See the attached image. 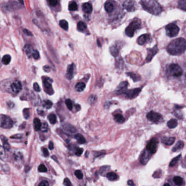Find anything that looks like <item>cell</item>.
<instances>
[{
  "label": "cell",
  "mask_w": 186,
  "mask_h": 186,
  "mask_svg": "<svg viewBox=\"0 0 186 186\" xmlns=\"http://www.w3.org/2000/svg\"><path fill=\"white\" fill-rule=\"evenodd\" d=\"M83 151H84V149H81V148H77V149H76L75 154H76L77 156H80L81 155L83 154Z\"/></svg>",
  "instance_id": "cell-51"
},
{
  "label": "cell",
  "mask_w": 186,
  "mask_h": 186,
  "mask_svg": "<svg viewBox=\"0 0 186 186\" xmlns=\"http://www.w3.org/2000/svg\"><path fill=\"white\" fill-rule=\"evenodd\" d=\"M175 184L177 186H181L184 182V180L180 176H175L173 179Z\"/></svg>",
  "instance_id": "cell-36"
},
{
  "label": "cell",
  "mask_w": 186,
  "mask_h": 186,
  "mask_svg": "<svg viewBox=\"0 0 186 186\" xmlns=\"http://www.w3.org/2000/svg\"><path fill=\"white\" fill-rule=\"evenodd\" d=\"M166 33L168 36L170 37H176L179 34L180 28L175 24L171 23L167 26L166 28Z\"/></svg>",
  "instance_id": "cell-6"
},
{
  "label": "cell",
  "mask_w": 186,
  "mask_h": 186,
  "mask_svg": "<svg viewBox=\"0 0 186 186\" xmlns=\"http://www.w3.org/2000/svg\"><path fill=\"white\" fill-rule=\"evenodd\" d=\"M0 159L3 161H7V156L6 149L2 146H0Z\"/></svg>",
  "instance_id": "cell-26"
},
{
  "label": "cell",
  "mask_w": 186,
  "mask_h": 186,
  "mask_svg": "<svg viewBox=\"0 0 186 186\" xmlns=\"http://www.w3.org/2000/svg\"><path fill=\"white\" fill-rule=\"evenodd\" d=\"M152 154H153L151 152L146 149L144 151L143 154H141V156L140 157V163L143 165H146L151 158Z\"/></svg>",
  "instance_id": "cell-11"
},
{
  "label": "cell",
  "mask_w": 186,
  "mask_h": 186,
  "mask_svg": "<svg viewBox=\"0 0 186 186\" xmlns=\"http://www.w3.org/2000/svg\"><path fill=\"white\" fill-rule=\"evenodd\" d=\"M19 2H20L21 3H23V0H19Z\"/></svg>",
  "instance_id": "cell-62"
},
{
  "label": "cell",
  "mask_w": 186,
  "mask_h": 186,
  "mask_svg": "<svg viewBox=\"0 0 186 186\" xmlns=\"http://www.w3.org/2000/svg\"><path fill=\"white\" fill-rule=\"evenodd\" d=\"M11 61V57L9 55H6L4 56L2 59V62L3 64H5V65H8L9 64Z\"/></svg>",
  "instance_id": "cell-38"
},
{
  "label": "cell",
  "mask_w": 186,
  "mask_h": 186,
  "mask_svg": "<svg viewBox=\"0 0 186 186\" xmlns=\"http://www.w3.org/2000/svg\"><path fill=\"white\" fill-rule=\"evenodd\" d=\"M62 128L64 131L68 133L74 134L76 132V129L75 128V127L67 123L62 125Z\"/></svg>",
  "instance_id": "cell-16"
},
{
  "label": "cell",
  "mask_w": 186,
  "mask_h": 186,
  "mask_svg": "<svg viewBox=\"0 0 186 186\" xmlns=\"http://www.w3.org/2000/svg\"><path fill=\"white\" fill-rule=\"evenodd\" d=\"M22 136H23L20 134H16L15 136H12L11 138V139H20V138H22Z\"/></svg>",
  "instance_id": "cell-56"
},
{
  "label": "cell",
  "mask_w": 186,
  "mask_h": 186,
  "mask_svg": "<svg viewBox=\"0 0 186 186\" xmlns=\"http://www.w3.org/2000/svg\"><path fill=\"white\" fill-rule=\"evenodd\" d=\"M48 3L49 6L51 7H55L58 4V0H48Z\"/></svg>",
  "instance_id": "cell-48"
},
{
  "label": "cell",
  "mask_w": 186,
  "mask_h": 186,
  "mask_svg": "<svg viewBox=\"0 0 186 186\" xmlns=\"http://www.w3.org/2000/svg\"><path fill=\"white\" fill-rule=\"evenodd\" d=\"M184 147V143L181 140H179L177 141L176 144L175 145L174 147L172 148V152L179 151L181 150Z\"/></svg>",
  "instance_id": "cell-23"
},
{
  "label": "cell",
  "mask_w": 186,
  "mask_h": 186,
  "mask_svg": "<svg viewBox=\"0 0 186 186\" xmlns=\"http://www.w3.org/2000/svg\"><path fill=\"white\" fill-rule=\"evenodd\" d=\"M60 26L63 30L67 31L68 29V23L65 20H61L60 21Z\"/></svg>",
  "instance_id": "cell-39"
},
{
  "label": "cell",
  "mask_w": 186,
  "mask_h": 186,
  "mask_svg": "<svg viewBox=\"0 0 186 186\" xmlns=\"http://www.w3.org/2000/svg\"><path fill=\"white\" fill-rule=\"evenodd\" d=\"M179 7L184 11H186V0H180L179 2Z\"/></svg>",
  "instance_id": "cell-42"
},
{
  "label": "cell",
  "mask_w": 186,
  "mask_h": 186,
  "mask_svg": "<svg viewBox=\"0 0 186 186\" xmlns=\"http://www.w3.org/2000/svg\"><path fill=\"white\" fill-rule=\"evenodd\" d=\"M147 56L146 58V62L149 63V62H151V61L152 60L153 58L157 54L158 51V46L155 45L152 48L147 49Z\"/></svg>",
  "instance_id": "cell-12"
},
{
  "label": "cell",
  "mask_w": 186,
  "mask_h": 186,
  "mask_svg": "<svg viewBox=\"0 0 186 186\" xmlns=\"http://www.w3.org/2000/svg\"><path fill=\"white\" fill-rule=\"evenodd\" d=\"M140 28L141 23L140 20L138 19H136L128 26L125 30V33L128 37H133L136 31L139 30Z\"/></svg>",
  "instance_id": "cell-4"
},
{
  "label": "cell",
  "mask_w": 186,
  "mask_h": 186,
  "mask_svg": "<svg viewBox=\"0 0 186 186\" xmlns=\"http://www.w3.org/2000/svg\"><path fill=\"white\" fill-rule=\"evenodd\" d=\"M42 152L45 157H48L49 155L48 150L46 148H42Z\"/></svg>",
  "instance_id": "cell-54"
},
{
  "label": "cell",
  "mask_w": 186,
  "mask_h": 186,
  "mask_svg": "<svg viewBox=\"0 0 186 186\" xmlns=\"http://www.w3.org/2000/svg\"><path fill=\"white\" fill-rule=\"evenodd\" d=\"M41 131L42 132H48L49 129L48 124L46 122H44L41 123Z\"/></svg>",
  "instance_id": "cell-43"
},
{
  "label": "cell",
  "mask_w": 186,
  "mask_h": 186,
  "mask_svg": "<svg viewBox=\"0 0 186 186\" xmlns=\"http://www.w3.org/2000/svg\"><path fill=\"white\" fill-rule=\"evenodd\" d=\"M106 178L110 181H114L118 179V175L114 172H110L106 174Z\"/></svg>",
  "instance_id": "cell-27"
},
{
  "label": "cell",
  "mask_w": 186,
  "mask_h": 186,
  "mask_svg": "<svg viewBox=\"0 0 186 186\" xmlns=\"http://www.w3.org/2000/svg\"><path fill=\"white\" fill-rule=\"evenodd\" d=\"M43 106L44 108H46V109H50L52 107L53 103L50 101H44V102Z\"/></svg>",
  "instance_id": "cell-46"
},
{
  "label": "cell",
  "mask_w": 186,
  "mask_h": 186,
  "mask_svg": "<svg viewBox=\"0 0 186 186\" xmlns=\"http://www.w3.org/2000/svg\"><path fill=\"white\" fill-rule=\"evenodd\" d=\"M74 174L76 175V177H77L78 179H83V174L81 170H77L75 171Z\"/></svg>",
  "instance_id": "cell-47"
},
{
  "label": "cell",
  "mask_w": 186,
  "mask_h": 186,
  "mask_svg": "<svg viewBox=\"0 0 186 186\" xmlns=\"http://www.w3.org/2000/svg\"><path fill=\"white\" fill-rule=\"evenodd\" d=\"M32 56H33V58H35V60H38L40 58L39 52L37 50H35L33 51V52L32 53Z\"/></svg>",
  "instance_id": "cell-49"
},
{
  "label": "cell",
  "mask_w": 186,
  "mask_h": 186,
  "mask_svg": "<svg viewBox=\"0 0 186 186\" xmlns=\"http://www.w3.org/2000/svg\"><path fill=\"white\" fill-rule=\"evenodd\" d=\"M181 158V155L179 154L178 156L175 157L174 159H172V161L170 162V165H169L170 167H172L175 166L177 164V162L180 161V159Z\"/></svg>",
  "instance_id": "cell-41"
},
{
  "label": "cell",
  "mask_w": 186,
  "mask_h": 186,
  "mask_svg": "<svg viewBox=\"0 0 186 186\" xmlns=\"http://www.w3.org/2000/svg\"><path fill=\"white\" fill-rule=\"evenodd\" d=\"M49 149H51V150L54 149V144H53L52 141H50V142L49 143Z\"/></svg>",
  "instance_id": "cell-59"
},
{
  "label": "cell",
  "mask_w": 186,
  "mask_h": 186,
  "mask_svg": "<svg viewBox=\"0 0 186 186\" xmlns=\"http://www.w3.org/2000/svg\"><path fill=\"white\" fill-rule=\"evenodd\" d=\"M33 89L36 92H39L41 91V88L39 87V85L37 83H35L33 84Z\"/></svg>",
  "instance_id": "cell-52"
},
{
  "label": "cell",
  "mask_w": 186,
  "mask_h": 186,
  "mask_svg": "<svg viewBox=\"0 0 186 186\" xmlns=\"http://www.w3.org/2000/svg\"><path fill=\"white\" fill-rule=\"evenodd\" d=\"M77 28L80 32H84L87 29V26L83 21H79L77 25Z\"/></svg>",
  "instance_id": "cell-32"
},
{
  "label": "cell",
  "mask_w": 186,
  "mask_h": 186,
  "mask_svg": "<svg viewBox=\"0 0 186 186\" xmlns=\"http://www.w3.org/2000/svg\"><path fill=\"white\" fill-rule=\"evenodd\" d=\"M40 186H48L49 185L48 182L45 180V181H43L41 182V183H40L39 184Z\"/></svg>",
  "instance_id": "cell-55"
},
{
  "label": "cell",
  "mask_w": 186,
  "mask_h": 186,
  "mask_svg": "<svg viewBox=\"0 0 186 186\" xmlns=\"http://www.w3.org/2000/svg\"><path fill=\"white\" fill-rule=\"evenodd\" d=\"M114 119L116 122H118L119 123H123L125 121V119L124 117L121 114H117L116 115H115Z\"/></svg>",
  "instance_id": "cell-34"
},
{
  "label": "cell",
  "mask_w": 186,
  "mask_h": 186,
  "mask_svg": "<svg viewBox=\"0 0 186 186\" xmlns=\"http://www.w3.org/2000/svg\"><path fill=\"white\" fill-rule=\"evenodd\" d=\"M43 69L44 71H45V72H47V73L50 72L51 71L50 67H49V66H44Z\"/></svg>",
  "instance_id": "cell-57"
},
{
  "label": "cell",
  "mask_w": 186,
  "mask_h": 186,
  "mask_svg": "<svg viewBox=\"0 0 186 186\" xmlns=\"http://www.w3.org/2000/svg\"><path fill=\"white\" fill-rule=\"evenodd\" d=\"M24 50L25 51L26 54V55H27L28 57L31 58L34 50L33 49L32 46H31L30 45H28V44H27V45H26L25 48H24Z\"/></svg>",
  "instance_id": "cell-28"
},
{
  "label": "cell",
  "mask_w": 186,
  "mask_h": 186,
  "mask_svg": "<svg viewBox=\"0 0 186 186\" xmlns=\"http://www.w3.org/2000/svg\"><path fill=\"white\" fill-rule=\"evenodd\" d=\"M178 125V122L176 119H171L167 123V126L170 129H173L176 128Z\"/></svg>",
  "instance_id": "cell-30"
},
{
  "label": "cell",
  "mask_w": 186,
  "mask_h": 186,
  "mask_svg": "<svg viewBox=\"0 0 186 186\" xmlns=\"http://www.w3.org/2000/svg\"><path fill=\"white\" fill-rule=\"evenodd\" d=\"M126 74L133 80L134 82H136V81H140L141 80L140 76L132 72H127Z\"/></svg>",
  "instance_id": "cell-25"
},
{
  "label": "cell",
  "mask_w": 186,
  "mask_h": 186,
  "mask_svg": "<svg viewBox=\"0 0 186 186\" xmlns=\"http://www.w3.org/2000/svg\"><path fill=\"white\" fill-rule=\"evenodd\" d=\"M186 48V40L183 38H179L171 41L167 50L171 55H180L185 52Z\"/></svg>",
  "instance_id": "cell-1"
},
{
  "label": "cell",
  "mask_w": 186,
  "mask_h": 186,
  "mask_svg": "<svg viewBox=\"0 0 186 186\" xmlns=\"http://www.w3.org/2000/svg\"><path fill=\"white\" fill-rule=\"evenodd\" d=\"M48 119L49 121V122H50L51 124H55L56 121H57L56 116L54 114H49L48 116Z\"/></svg>",
  "instance_id": "cell-35"
},
{
  "label": "cell",
  "mask_w": 186,
  "mask_h": 186,
  "mask_svg": "<svg viewBox=\"0 0 186 186\" xmlns=\"http://www.w3.org/2000/svg\"><path fill=\"white\" fill-rule=\"evenodd\" d=\"M74 137L76 139V140H77L78 143L80 144H84L86 143V139L83 136V135H81L80 134H76Z\"/></svg>",
  "instance_id": "cell-29"
},
{
  "label": "cell",
  "mask_w": 186,
  "mask_h": 186,
  "mask_svg": "<svg viewBox=\"0 0 186 186\" xmlns=\"http://www.w3.org/2000/svg\"><path fill=\"white\" fill-rule=\"evenodd\" d=\"M23 31L24 32V33L27 35V36H32V33L31 32H30V31L26 30V29H24V30H23Z\"/></svg>",
  "instance_id": "cell-58"
},
{
  "label": "cell",
  "mask_w": 186,
  "mask_h": 186,
  "mask_svg": "<svg viewBox=\"0 0 186 186\" xmlns=\"http://www.w3.org/2000/svg\"><path fill=\"white\" fill-rule=\"evenodd\" d=\"M11 89L14 92L18 93L22 90V85L19 81H15L12 83L11 85Z\"/></svg>",
  "instance_id": "cell-17"
},
{
  "label": "cell",
  "mask_w": 186,
  "mask_h": 186,
  "mask_svg": "<svg viewBox=\"0 0 186 186\" xmlns=\"http://www.w3.org/2000/svg\"><path fill=\"white\" fill-rule=\"evenodd\" d=\"M123 6L128 12H133L136 8V4L133 0H127L124 2Z\"/></svg>",
  "instance_id": "cell-13"
},
{
  "label": "cell",
  "mask_w": 186,
  "mask_h": 186,
  "mask_svg": "<svg viewBox=\"0 0 186 186\" xmlns=\"http://www.w3.org/2000/svg\"><path fill=\"white\" fill-rule=\"evenodd\" d=\"M149 39H150V37H149V35L144 34V35L140 36V37L138 38L137 42L139 45H144V44L149 41Z\"/></svg>",
  "instance_id": "cell-19"
},
{
  "label": "cell",
  "mask_w": 186,
  "mask_h": 186,
  "mask_svg": "<svg viewBox=\"0 0 186 186\" xmlns=\"http://www.w3.org/2000/svg\"><path fill=\"white\" fill-rule=\"evenodd\" d=\"M53 81L49 78L44 76L43 78L44 89L46 93L51 95L54 93V90L52 87V83Z\"/></svg>",
  "instance_id": "cell-8"
},
{
  "label": "cell",
  "mask_w": 186,
  "mask_h": 186,
  "mask_svg": "<svg viewBox=\"0 0 186 186\" xmlns=\"http://www.w3.org/2000/svg\"><path fill=\"white\" fill-rule=\"evenodd\" d=\"M167 73L169 76L179 78L183 74V70L179 64L173 63L168 66Z\"/></svg>",
  "instance_id": "cell-3"
},
{
  "label": "cell",
  "mask_w": 186,
  "mask_h": 186,
  "mask_svg": "<svg viewBox=\"0 0 186 186\" xmlns=\"http://www.w3.org/2000/svg\"><path fill=\"white\" fill-rule=\"evenodd\" d=\"M83 10L86 14H91L92 12V6L90 3H84L83 5Z\"/></svg>",
  "instance_id": "cell-22"
},
{
  "label": "cell",
  "mask_w": 186,
  "mask_h": 186,
  "mask_svg": "<svg viewBox=\"0 0 186 186\" xmlns=\"http://www.w3.org/2000/svg\"><path fill=\"white\" fill-rule=\"evenodd\" d=\"M164 186H170V184H164Z\"/></svg>",
  "instance_id": "cell-63"
},
{
  "label": "cell",
  "mask_w": 186,
  "mask_h": 186,
  "mask_svg": "<svg viewBox=\"0 0 186 186\" xmlns=\"http://www.w3.org/2000/svg\"><path fill=\"white\" fill-rule=\"evenodd\" d=\"M162 143L167 146L172 145L175 141V137H163L162 139Z\"/></svg>",
  "instance_id": "cell-21"
},
{
  "label": "cell",
  "mask_w": 186,
  "mask_h": 186,
  "mask_svg": "<svg viewBox=\"0 0 186 186\" xmlns=\"http://www.w3.org/2000/svg\"><path fill=\"white\" fill-rule=\"evenodd\" d=\"M140 3L144 9L150 14L157 15L162 12V8L156 0H141Z\"/></svg>",
  "instance_id": "cell-2"
},
{
  "label": "cell",
  "mask_w": 186,
  "mask_h": 186,
  "mask_svg": "<svg viewBox=\"0 0 186 186\" xmlns=\"http://www.w3.org/2000/svg\"><path fill=\"white\" fill-rule=\"evenodd\" d=\"M41 123L40 119L38 118H36L33 121V127L35 131H38L40 130L41 127Z\"/></svg>",
  "instance_id": "cell-31"
},
{
  "label": "cell",
  "mask_w": 186,
  "mask_h": 186,
  "mask_svg": "<svg viewBox=\"0 0 186 186\" xmlns=\"http://www.w3.org/2000/svg\"><path fill=\"white\" fill-rule=\"evenodd\" d=\"M38 171L41 172H45L47 171V169L44 165L41 164L38 167Z\"/></svg>",
  "instance_id": "cell-50"
},
{
  "label": "cell",
  "mask_w": 186,
  "mask_h": 186,
  "mask_svg": "<svg viewBox=\"0 0 186 186\" xmlns=\"http://www.w3.org/2000/svg\"><path fill=\"white\" fill-rule=\"evenodd\" d=\"M86 87V85L83 82H79L77 83L76 85V89L77 91L78 92H81L84 91Z\"/></svg>",
  "instance_id": "cell-33"
},
{
  "label": "cell",
  "mask_w": 186,
  "mask_h": 186,
  "mask_svg": "<svg viewBox=\"0 0 186 186\" xmlns=\"http://www.w3.org/2000/svg\"><path fill=\"white\" fill-rule=\"evenodd\" d=\"M66 105L67 106V108L69 110H71L73 109V102L70 99H67L65 102Z\"/></svg>",
  "instance_id": "cell-44"
},
{
  "label": "cell",
  "mask_w": 186,
  "mask_h": 186,
  "mask_svg": "<svg viewBox=\"0 0 186 186\" xmlns=\"http://www.w3.org/2000/svg\"><path fill=\"white\" fill-rule=\"evenodd\" d=\"M97 101V97L96 95H94V94L91 95L89 97V99H88L89 103L91 104V105H93V104H94L96 103Z\"/></svg>",
  "instance_id": "cell-40"
},
{
  "label": "cell",
  "mask_w": 186,
  "mask_h": 186,
  "mask_svg": "<svg viewBox=\"0 0 186 186\" xmlns=\"http://www.w3.org/2000/svg\"><path fill=\"white\" fill-rule=\"evenodd\" d=\"M23 115L25 119H28L30 116V109L28 108L24 109L23 110Z\"/></svg>",
  "instance_id": "cell-45"
},
{
  "label": "cell",
  "mask_w": 186,
  "mask_h": 186,
  "mask_svg": "<svg viewBox=\"0 0 186 186\" xmlns=\"http://www.w3.org/2000/svg\"><path fill=\"white\" fill-rule=\"evenodd\" d=\"M76 111H79L80 110L81 107L80 105H79V104H76Z\"/></svg>",
  "instance_id": "cell-61"
},
{
  "label": "cell",
  "mask_w": 186,
  "mask_h": 186,
  "mask_svg": "<svg viewBox=\"0 0 186 186\" xmlns=\"http://www.w3.org/2000/svg\"><path fill=\"white\" fill-rule=\"evenodd\" d=\"M68 8L71 11H76L78 8V6L75 1H73L69 3Z\"/></svg>",
  "instance_id": "cell-37"
},
{
  "label": "cell",
  "mask_w": 186,
  "mask_h": 186,
  "mask_svg": "<svg viewBox=\"0 0 186 186\" xmlns=\"http://www.w3.org/2000/svg\"><path fill=\"white\" fill-rule=\"evenodd\" d=\"M141 91V89L136 88L132 90H127L124 94H126L127 97L129 99H134L138 96Z\"/></svg>",
  "instance_id": "cell-14"
},
{
  "label": "cell",
  "mask_w": 186,
  "mask_h": 186,
  "mask_svg": "<svg viewBox=\"0 0 186 186\" xmlns=\"http://www.w3.org/2000/svg\"><path fill=\"white\" fill-rule=\"evenodd\" d=\"M114 8L115 6L111 1H107L104 5V8L108 13H111L114 11Z\"/></svg>",
  "instance_id": "cell-20"
},
{
  "label": "cell",
  "mask_w": 186,
  "mask_h": 186,
  "mask_svg": "<svg viewBox=\"0 0 186 186\" xmlns=\"http://www.w3.org/2000/svg\"><path fill=\"white\" fill-rule=\"evenodd\" d=\"M13 125L12 119L7 115H0V127L5 129L11 128Z\"/></svg>",
  "instance_id": "cell-5"
},
{
  "label": "cell",
  "mask_w": 186,
  "mask_h": 186,
  "mask_svg": "<svg viewBox=\"0 0 186 186\" xmlns=\"http://www.w3.org/2000/svg\"><path fill=\"white\" fill-rule=\"evenodd\" d=\"M158 145V141L156 138H154L147 144L146 149L148 150H149L152 154H154L157 150Z\"/></svg>",
  "instance_id": "cell-9"
},
{
  "label": "cell",
  "mask_w": 186,
  "mask_h": 186,
  "mask_svg": "<svg viewBox=\"0 0 186 186\" xmlns=\"http://www.w3.org/2000/svg\"><path fill=\"white\" fill-rule=\"evenodd\" d=\"M127 184L129 186H134L135 184H134V182L133 181V180H129L127 182Z\"/></svg>",
  "instance_id": "cell-60"
},
{
  "label": "cell",
  "mask_w": 186,
  "mask_h": 186,
  "mask_svg": "<svg viewBox=\"0 0 186 186\" xmlns=\"http://www.w3.org/2000/svg\"><path fill=\"white\" fill-rule=\"evenodd\" d=\"M63 184H64L65 186H71L72 185V184L71 182V181L69 180V179L68 178H66L64 180V182H63Z\"/></svg>",
  "instance_id": "cell-53"
},
{
  "label": "cell",
  "mask_w": 186,
  "mask_h": 186,
  "mask_svg": "<svg viewBox=\"0 0 186 186\" xmlns=\"http://www.w3.org/2000/svg\"><path fill=\"white\" fill-rule=\"evenodd\" d=\"M121 43L119 44L117 42H116L115 44H113L110 48V51L112 55L114 57H117L119 55V50L121 47Z\"/></svg>",
  "instance_id": "cell-15"
},
{
  "label": "cell",
  "mask_w": 186,
  "mask_h": 186,
  "mask_svg": "<svg viewBox=\"0 0 186 186\" xmlns=\"http://www.w3.org/2000/svg\"><path fill=\"white\" fill-rule=\"evenodd\" d=\"M128 86V83L127 81H123L122 83H120L115 90V94L117 95L124 94L127 90Z\"/></svg>",
  "instance_id": "cell-10"
},
{
  "label": "cell",
  "mask_w": 186,
  "mask_h": 186,
  "mask_svg": "<svg viewBox=\"0 0 186 186\" xmlns=\"http://www.w3.org/2000/svg\"><path fill=\"white\" fill-rule=\"evenodd\" d=\"M74 69V64L73 63L69 65L67 67V72L66 76L68 79L71 80L73 78Z\"/></svg>",
  "instance_id": "cell-18"
},
{
  "label": "cell",
  "mask_w": 186,
  "mask_h": 186,
  "mask_svg": "<svg viewBox=\"0 0 186 186\" xmlns=\"http://www.w3.org/2000/svg\"><path fill=\"white\" fill-rule=\"evenodd\" d=\"M146 117L149 121L156 124L160 123L163 120V117L160 114L154 112V111H151L148 113Z\"/></svg>",
  "instance_id": "cell-7"
},
{
  "label": "cell",
  "mask_w": 186,
  "mask_h": 186,
  "mask_svg": "<svg viewBox=\"0 0 186 186\" xmlns=\"http://www.w3.org/2000/svg\"><path fill=\"white\" fill-rule=\"evenodd\" d=\"M0 138L2 141L3 145V147L5 148V149L7 151H9L11 149V147H10V145L8 143V139L5 136H0Z\"/></svg>",
  "instance_id": "cell-24"
}]
</instances>
